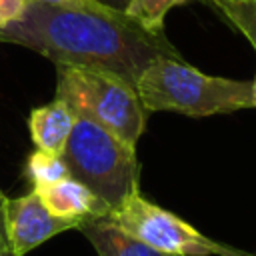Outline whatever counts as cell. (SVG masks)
<instances>
[{
    "mask_svg": "<svg viewBox=\"0 0 256 256\" xmlns=\"http://www.w3.org/2000/svg\"><path fill=\"white\" fill-rule=\"evenodd\" d=\"M200 2H204V4H206V2H210V0H200Z\"/></svg>",
    "mask_w": 256,
    "mask_h": 256,
    "instance_id": "obj_20",
    "label": "cell"
},
{
    "mask_svg": "<svg viewBox=\"0 0 256 256\" xmlns=\"http://www.w3.org/2000/svg\"><path fill=\"white\" fill-rule=\"evenodd\" d=\"M206 4L218 10L238 32H242L256 50V0H210Z\"/></svg>",
    "mask_w": 256,
    "mask_h": 256,
    "instance_id": "obj_11",
    "label": "cell"
},
{
    "mask_svg": "<svg viewBox=\"0 0 256 256\" xmlns=\"http://www.w3.org/2000/svg\"><path fill=\"white\" fill-rule=\"evenodd\" d=\"M98 2H102L104 6H108V8L116 10V12H122V14H124V10L128 6V0H98Z\"/></svg>",
    "mask_w": 256,
    "mask_h": 256,
    "instance_id": "obj_17",
    "label": "cell"
},
{
    "mask_svg": "<svg viewBox=\"0 0 256 256\" xmlns=\"http://www.w3.org/2000/svg\"><path fill=\"white\" fill-rule=\"evenodd\" d=\"M60 158L70 178L84 184L110 210L140 192L136 146H130L88 118L76 116V124Z\"/></svg>",
    "mask_w": 256,
    "mask_h": 256,
    "instance_id": "obj_3",
    "label": "cell"
},
{
    "mask_svg": "<svg viewBox=\"0 0 256 256\" xmlns=\"http://www.w3.org/2000/svg\"><path fill=\"white\" fill-rule=\"evenodd\" d=\"M4 220H6L8 250L14 256H26L36 246L50 240L52 236L72 228H80V224L74 220H64L54 216L42 204L36 190L20 198H6Z\"/></svg>",
    "mask_w": 256,
    "mask_h": 256,
    "instance_id": "obj_6",
    "label": "cell"
},
{
    "mask_svg": "<svg viewBox=\"0 0 256 256\" xmlns=\"http://www.w3.org/2000/svg\"><path fill=\"white\" fill-rule=\"evenodd\" d=\"M24 174L30 180L32 188H42V186L54 184V182L70 176L68 168L60 156H54V154H48L42 150H36L28 156L26 166H24Z\"/></svg>",
    "mask_w": 256,
    "mask_h": 256,
    "instance_id": "obj_12",
    "label": "cell"
},
{
    "mask_svg": "<svg viewBox=\"0 0 256 256\" xmlns=\"http://www.w3.org/2000/svg\"><path fill=\"white\" fill-rule=\"evenodd\" d=\"M216 254H218V256H256V254H252V252H246V250H242V248H234V246H228V244H222V242H218Z\"/></svg>",
    "mask_w": 256,
    "mask_h": 256,
    "instance_id": "obj_16",
    "label": "cell"
},
{
    "mask_svg": "<svg viewBox=\"0 0 256 256\" xmlns=\"http://www.w3.org/2000/svg\"><path fill=\"white\" fill-rule=\"evenodd\" d=\"M6 194L0 190V252H8V238H6V220H4V206H6Z\"/></svg>",
    "mask_w": 256,
    "mask_h": 256,
    "instance_id": "obj_15",
    "label": "cell"
},
{
    "mask_svg": "<svg viewBox=\"0 0 256 256\" xmlns=\"http://www.w3.org/2000/svg\"><path fill=\"white\" fill-rule=\"evenodd\" d=\"M190 0H128V6L124 14L136 22L142 30L150 34H164V18L166 14L182 4H188Z\"/></svg>",
    "mask_w": 256,
    "mask_h": 256,
    "instance_id": "obj_10",
    "label": "cell"
},
{
    "mask_svg": "<svg viewBox=\"0 0 256 256\" xmlns=\"http://www.w3.org/2000/svg\"><path fill=\"white\" fill-rule=\"evenodd\" d=\"M30 2H40V4H50V6H64V8H82V10H96V12H116L108 6H104L98 0H30Z\"/></svg>",
    "mask_w": 256,
    "mask_h": 256,
    "instance_id": "obj_13",
    "label": "cell"
},
{
    "mask_svg": "<svg viewBox=\"0 0 256 256\" xmlns=\"http://www.w3.org/2000/svg\"><path fill=\"white\" fill-rule=\"evenodd\" d=\"M74 124H76V114L62 100L56 98L44 106L34 108L28 118V128L32 142L36 144V150L54 156L62 154Z\"/></svg>",
    "mask_w": 256,
    "mask_h": 256,
    "instance_id": "obj_8",
    "label": "cell"
},
{
    "mask_svg": "<svg viewBox=\"0 0 256 256\" xmlns=\"http://www.w3.org/2000/svg\"><path fill=\"white\" fill-rule=\"evenodd\" d=\"M0 42L20 44L56 66L108 72L132 86L154 58H182L164 34L142 30L122 12L64 8L30 0L18 20L0 26Z\"/></svg>",
    "mask_w": 256,
    "mask_h": 256,
    "instance_id": "obj_1",
    "label": "cell"
},
{
    "mask_svg": "<svg viewBox=\"0 0 256 256\" xmlns=\"http://www.w3.org/2000/svg\"><path fill=\"white\" fill-rule=\"evenodd\" d=\"M32 190H36L42 204L54 216L64 220H74L78 224H84L96 218H106L110 212V208L96 194H92L84 184H80L70 176L54 184L32 188Z\"/></svg>",
    "mask_w": 256,
    "mask_h": 256,
    "instance_id": "obj_7",
    "label": "cell"
},
{
    "mask_svg": "<svg viewBox=\"0 0 256 256\" xmlns=\"http://www.w3.org/2000/svg\"><path fill=\"white\" fill-rule=\"evenodd\" d=\"M0 256H14V254H12L10 250H8V252H0Z\"/></svg>",
    "mask_w": 256,
    "mask_h": 256,
    "instance_id": "obj_19",
    "label": "cell"
},
{
    "mask_svg": "<svg viewBox=\"0 0 256 256\" xmlns=\"http://www.w3.org/2000/svg\"><path fill=\"white\" fill-rule=\"evenodd\" d=\"M118 228L148 244L150 248L170 256H210L216 254L218 242L198 232L192 224L158 204L140 196H128L118 208L106 216Z\"/></svg>",
    "mask_w": 256,
    "mask_h": 256,
    "instance_id": "obj_5",
    "label": "cell"
},
{
    "mask_svg": "<svg viewBox=\"0 0 256 256\" xmlns=\"http://www.w3.org/2000/svg\"><path fill=\"white\" fill-rule=\"evenodd\" d=\"M78 230L88 238V242L94 246L98 256H170L130 236L108 218L88 220L80 224Z\"/></svg>",
    "mask_w": 256,
    "mask_h": 256,
    "instance_id": "obj_9",
    "label": "cell"
},
{
    "mask_svg": "<svg viewBox=\"0 0 256 256\" xmlns=\"http://www.w3.org/2000/svg\"><path fill=\"white\" fill-rule=\"evenodd\" d=\"M136 92L148 112L202 118L252 108V80L208 76L182 58L170 56H158L142 70Z\"/></svg>",
    "mask_w": 256,
    "mask_h": 256,
    "instance_id": "obj_2",
    "label": "cell"
},
{
    "mask_svg": "<svg viewBox=\"0 0 256 256\" xmlns=\"http://www.w3.org/2000/svg\"><path fill=\"white\" fill-rule=\"evenodd\" d=\"M28 0H0V26L14 22L26 10Z\"/></svg>",
    "mask_w": 256,
    "mask_h": 256,
    "instance_id": "obj_14",
    "label": "cell"
},
{
    "mask_svg": "<svg viewBox=\"0 0 256 256\" xmlns=\"http://www.w3.org/2000/svg\"><path fill=\"white\" fill-rule=\"evenodd\" d=\"M56 100H62L76 116L88 118L110 130L130 146H136L148 120L136 86L98 70L56 66Z\"/></svg>",
    "mask_w": 256,
    "mask_h": 256,
    "instance_id": "obj_4",
    "label": "cell"
},
{
    "mask_svg": "<svg viewBox=\"0 0 256 256\" xmlns=\"http://www.w3.org/2000/svg\"><path fill=\"white\" fill-rule=\"evenodd\" d=\"M252 108H256V76L252 80Z\"/></svg>",
    "mask_w": 256,
    "mask_h": 256,
    "instance_id": "obj_18",
    "label": "cell"
}]
</instances>
